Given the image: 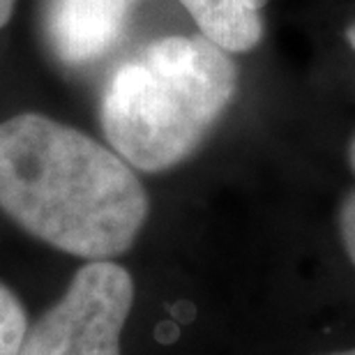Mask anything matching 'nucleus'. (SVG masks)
Masks as SVG:
<instances>
[{"label":"nucleus","instance_id":"f257e3e1","mask_svg":"<svg viewBox=\"0 0 355 355\" xmlns=\"http://www.w3.org/2000/svg\"><path fill=\"white\" fill-rule=\"evenodd\" d=\"M0 210L55 250L104 261L134 245L150 203L118 153L58 120L19 113L0 123Z\"/></svg>","mask_w":355,"mask_h":355},{"label":"nucleus","instance_id":"f03ea898","mask_svg":"<svg viewBox=\"0 0 355 355\" xmlns=\"http://www.w3.org/2000/svg\"><path fill=\"white\" fill-rule=\"evenodd\" d=\"M236 92L238 67L229 51L205 37L168 35L116 69L99 123L127 164L159 173L196 153Z\"/></svg>","mask_w":355,"mask_h":355},{"label":"nucleus","instance_id":"7ed1b4c3","mask_svg":"<svg viewBox=\"0 0 355 355\" xmlns=\"http://www.w3.org/2000/svg\"><path fill=\"white\" fill-rule=\"evenodd\" d=\"M132 302V275L109 259L90 261L60 302L26 332L19 355H120Z\"/></svg>","mask_w":355,"mask_h":355},{"label":"nucleus","instance_id":"20e7f679","mask_svg":"<svg viewBox=\"0 0 355 355\" xmlns=\"http://www.w3.org/2000/svg\"><path fill=\"white\" fill-rule=\"evenodd\" d=\"M139 0H46L44 31L55 58L88 65L104 58L120 40Z\"/></svg>","mask_w":355,"mask_h":355},{"label":"nucleus","instance_id":"39448f33","mask_svg":"<svg viewBox=\"0 0 355 355\" xmlns=\"http://www.w3.org/2000/svg\"><path fill=\"white\" fill-rule=\"evenodd\" d=\"M205 40L229 53L252 51L263 37L268 0H180Z\"/></svg>","mask_w":355,"mask_h":355},{"label":"nucleus","instance_id":"423d86ee","mask_svg":"<svg viewBox=\"0 0 355 355\" xmlns=\"http://www.w3.org/2000/svg\"><path fill=\"white\" fill-rule=\"evenodd\" d=\"M28 332V318L19 297L0 282V355H19Z\"/></svg>","mask_w":355,"mask_h":355},{"label":"nucleus","instance_id":"0eeeda50","mask_svg":"<svg viewBox=\"0 0 355 355\" xmlns=\"http://www.w3.org/2000/svg\"><path fill=\"white\" fill-rule=\"evenodd\" d=\"M339 236H342L344 250L349 254L351 263L355 266V189L344 196L339 205Z\"/></svg>","mask_w":355,"mask_h":355},{"label":"nucleus","instance_id":"6e6552de","mask_svg":"<svg viewBox=\"0 0 355 355\" xmlns=\"http://www.w3.org/2000/svg\"><path fill=\"white\" fill-rule=\"evenodd\" d=\"M14 5H17V0H0V28H5L7 21L12 19Z\"/></svg>","mask_w":355,"mask_h":355},{"label":"nucleus","instance_id":"1a4fd4ad","mask_svg":"<svg viewBox=\"0 0 355 355\" xmlns=\"http://www.w3.org/2000/svg\"><path fill=\"white\" fill-rule=\"evenodd\" d=\"M346 42L355 49V24H351L349 28H346Z\"/></svg>","mask_w":355,"mask_h":355},{"label":"nucleus","instance_id":"9d476101","mask_svg":"<svg viewBox=\"0 0 355 355\" xmlns=\"http://www.w3.org/2000/svg\"><path fill=\"white\" fill-rule=\"evenodd\" d=\"M349 162H351V168H353V173H355V137H353L351 146H349Z\"/></svg>","mask_w":355,"mask_h":355},{"label":"nucleus","instance_id":"9b49d317","mask_svg":"<svg viewBox=\"0 0 355 355\" xmlns=\"http://www.w3.org/2000/svg\"><path fill=\"white\" fill-rule=\"evenodd\" d=\"M323 355H355V349H349V351H337V353H323Z\"/></svg>","mask_w":355,"mask_h":355}]
</instances>
